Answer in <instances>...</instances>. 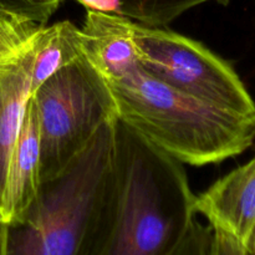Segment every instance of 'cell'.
I'll list each match as a JSON object with an SVG mask.
<instances>
[{
    "mask_svg": "<svg viewBox=\"0 0 255 255\" xmlns=\"http://www.w3.org/2000/svg\"><path fill=\"white\" fill-rule=\"evenodd\" d=\"M133 20L87 10L81 30L82 54L107 82L139 66L133 39Z\"/></svg>",
    "mask_w": 255,
    "mask_h": 255,
    "instance_id": "8",
    "label": "cell"
},
{
    "mask_svg": "<svg viewBox=\"0 0 255 255\" xmlns=\"http://www.w3.org/2000/svg\"><path fill=\"white\" fill-rule=\"evenodd\" d=\"M32 59L34 39L19 56L0 64V212L10 157L19 134L25 106L31 96Z\"/></svg>",
    "mask_w": 255,
    "mask_h": 255,
    "instance_id": "9",
    "label": "cell"
},
{
    "mask_svg": "<svg viewBox=\"0 0 255 255\" xmlns=\"http://www.w3.org/2000/svg\"><path fill=\"white\" fill-rule=\"evenodd\" d=\"M116 121L105 124L20 221L0 223V255H89L116 197Z\"/></svg>",
    "mask_w": 255,
    "mask_h": 255,
    "instance_id": "2",
    "label": "cell"
},
{
    "mask_svg": "<svg viewBox=\"0 0 255 255\" xmlns=\"http://www.w3.org/2000/svg\"><path fill=\"white\" fill-rule=\"evenodd\" d=\"M213 228L194 218L186 236L172 255H209L211 252Z\"/></svg>",
    "mask_w": 255,
    "mask_h": 255,
    "instance_id": "14",
    "label": "cell"
},
{
    "mask_svg": "<svg viewBox=\"0 0 255 255\" xmlns=\"http://www.w3.org/2000/svg\"><path fill=\"white\" fill-rule=\"evenodd\" d=\"M107 84L117 120L182 164L221 163L254 143L255 117L183 94L141 66Z\"/></svg>",
    "mask_w": 255,
    "mask_h": 255,
    "instance_id": "3",
    "label": "cell"
},
{
    "mask_svg": "<svg viewBox=\"0 0 255 255\" xmlns=\"http://www.w3.org/2000/svg\"><path fill=\"white\" fill-rule=\"evenodd\" d=\"M41 141L36 107L30 96L12 148L0 223L20 221L35 201L41 184Z\"/></svg>",
    "mask_w": 255,
    "mask_h": 255,
    "instance_id": "7",
    "label": "cell"
},
{
    "mask_svg": "<svg viewBox=\"0 0 255 255\" xmlns=\"http://www.w3.org/2000/svg\"><path fill=\"white\" fill-rule=\"evenodd\" d=\"M248 255H255V252H253V253H251V254H248Z\"/></svg>",
    "mask_w": 255,
    "mask_h": 255,
    "instance_id": "16",
    "label": "cell"
},
{
    "mask_svg": "<svg viewBox=\"0 0 255 255\" xmlns=\"http://www.w3.org/2000/svg\"><path fill=\"white\" fill-rule=\"evenodd\" d=\"M82 55L81 30L74 22L64 20L42 25L34 37L31 95L45 80Z\"/></svg>",
    "mask_w": 255,
    "mask_h": 255,
    "instance_id": "10",
    "label": "cell"
},
{
    "mask_svg": "<svg viewBox=\"0 0 255 255\" xmlns=\"http://www.w3.org/2000/svg\"><path fill=\"white\" fill-rule=\"evenodd\" d=\"M86 10L119 15L147 26L163 27L192 7L216 1L228 5L231 0H76Z\"/></svg>",
    "mask_w": 255,
    "mask_h": 255,
    "instance_id": "11",
    "label": "cell"
},
{
    "mask_svg": "<svg viewBox=\"0 0 255 255\" xmlns=\"http://www.w3.org/2000/svg\"><path fill=\"white\" fill-rule=\"evenodd\" d=\"M194 211L213 229L233 237L255 252V156L196 196Z\"/></svg>",
    "mask_w": 255,
    "mask_h": 255,
    "instance_id": "6",
    "label": "cell"
},
{
    "mask_svg": "<svg viewBox=\"0 0 255 255\" xmlns=\"http://www.w3.org/2000/svg\"><path fill=\"white\" fill-rule=\"evenodd\" d=\"M41 141V182L55 178L105 124L117 120L106 80L82 55L45 80L31 95Z\"/></svg>",
    "mask_w": 255,
    "mask_h": 255,
    "instance_id": "4",
    "label": "cell"
},
{
    "mask_svg": "<svg viewBox=\"0 0 255 255\" xmlns=\"http://www.w3.org/2000/svg\"><path fill=\"white\" fill-rule=\"evenodd\" d=\"M139 66L163 84L221 109L255 117V101L234 67L206 45L133 22Z\"/></svg>",
    "mask_w": 255,
    "mask_h": 255,
    "instance_id": "5",
    "label": "cell"
},
{
    "mask_svg": "<svg viewBox=\"0 0 255 255\" xmlns=\"http://www.w3.org/2000/svg\"><path fill=\"white\" fill-rule=\"evenodd\" d=\"M209 255H248V253L233 237L218 229H213Z\"/></svg>",
    "mask_w": 255,
    "mask_h": 255,
    "instance_id": "15",
    "label": "cell"
},
{
    "mask_svg": "<svg viewBox=\"0 0 255 255\" xmlns=\"http://www.w3.org/2000/svg\"><path fill=\"white\" fill-rule=\"evenodd\" d=\"M41 26L29 17L0 9V64L19 56Z\"/></svg>",
    "mask_w": 255,
    "mask_h": 255,
    "instance_id": "12",
    "label": "cell"
},
{
    "mask_svg": "<svg viewBox=\"0 0 255 255\" xmlns=\"http://www.w3.org/2000/svg\"><path fill=\"white\" fill-rule=\"evenodd\" d=\"M184 164L117 120L116 197L89 255H172L196 218Z\"/></svg>",
    "mask_w": 255,
    "mask_h": 255,
    "instance_id": "1",
    "label": "cell"
},
{
    "mask_svg": "<svg viewBox=\"0 0 255 255\" xmlns=\"http://www.w3.org/2000/svg\"><path fill=\"white\" fill-rule=\"evenodd\" d=\"M61 0H0V9L26 16L41 25H46L60 6Z\"/></svg>",
    "mask_w": 255,
    "mask_h": 255,
    "instance_id": "13",
    "label": "cell"
}]
</instances>
